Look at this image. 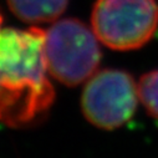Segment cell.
I'll return each mask as SVG.
<instances>
[{
  "label": "cell",
  "instance_id": "cell-1",
  "mask_svg": "<svg viewBox=\"0 0 158 158\" xmlns=\"http://www.w3.org/2000/svg\"><path fill=\"white\" fill-rule=\"evenodd\" d=\"M45 30H0V122L10 128L40 123L55 101L44 52Z\"/></svg>",
  "mask_w": 158,
  "mask_h": 158
},
{
  "label": "cell",
  "instance_id": "cell-2",
  "mask_svg": "<svg viewBox=\"0 0 158 158\" xmlns=\"http://www.w3.org/2000/svg\"><path fill=\"white\" fill-rule=\"evenodd\" d=\"M100 40L91 26L75 18L54 21L45 30L44 52L49 73L66 86L85 84L98 71Z\"/></svg>",
  "mask_w": 158,
  "mask_h": 158
},
{
  "label": "cell",
  "instance_id": "cell-3",
  "mask_svg": "<svg viewBox=\"0 0 158 158\" xmlns=\"http://www.w3.org/2000/svg\"><path fill=\"white\" fill-rule=\"evenodd\" d=\"M91 27L100 43L108 49H139L158 29V3L157 0H96Z\"/></svg>",
  "mask_w": 158,
  "mask_h": 158
},
{
  "label": "cell",
  "instance_id": "cell-4",
  "mask_svg": "<svg viewBox=\"0 0 158 158\" xmlns=\"http://www.w3.org/2000/svg\"><path fill=\"white\" fill-rule=\"evenodd\" d=\"M138 102V84L128 72L103 69L85 82L81 111L92 126L112 131L131 120Z\"/></svg>",
  "mask_w": 158,
  "mask_h": 158
},
{
  "label": "cell",
  "instance_id": "cell-5",
  "mask_svg": "<svg viewBox=\"0 0 158 158\" xmlns=\"http://www.w3.org/2000/svg\"><path fill=\"white\" fill-rule=\"evenodd\" d=\"M6 3L19 20L35 26L59 20L67 9L69 0H6Z\"/></svg>",
  "mask_w": 158,
  "mask_h": 158
},
{
  "label": "cell",
  "instance_id": "cell-6",
  "mask_svg": "<svg viewBox=\"0 0 158 158\" xmlns=\"http://www.w3.org/2000/svg\"><path fill=\"white\" fill-rule=\"evenodd\" d=\"M137 84L139 102L149 116L158 120V70L144 73Z\"/></svg>",
  "mask_w": 158,
  "mask_h": 158
},
{
  "label": "cell",
  "instance_id": "cell-7",
  "mask_svg": "<svg viewBox=\"0 0 158 158\" xmlns=\"http://www.w3.org/2000/svg\"><path fill=\"white\" fill-rule=\"evenodd\" d=\"M2 24H3V16H2V14H0V30L3 29V27H2Z\"/></svg>",
  "mask_w": 158,
  "mask_h": 158
}]
</instances>
